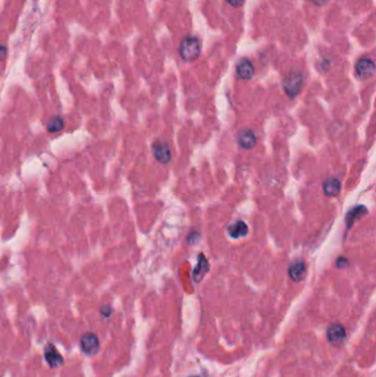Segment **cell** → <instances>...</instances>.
<instances>
[{
    "label": "cell",
    "mask_w": 376,
    "mask_h": 377,
    "mask_svg": "<svg viewBox=\"0 0 376 377\" xmlns=\"http://www.w3.org/2000/svg\"><path fill=\"white\" fill-rule=\"evenodd\" d=\"M366 213H368V208H366L364 205H358L353 207L351 211H349L345 218L346 226H348V228L352 227L354 223L358 221L360 217H362L364 214H366Z\"/></svg>",
    "instance_id": "cell-14"
},
{
    "label": "cell",
    "mask_w": 376,
    "mask_h": 377,
    "mask_svg": "<svg viewBox=\"0 0 376 377\" xmlns=\"http://www.w3.org/2000/svg\"><path fill=\"white\" fill-rule=\"evenodd\" d=\"M346 337V332L343 325L339 323L331 324L326 330V339L333 345H341Z\"/></svg>",
    "instance_id": "cell-7"
},
{
    "label": "cell",
    "mask_w": 376,
    "mask_h": 377,
    "mask_svg": "<svg viewBox=\"0 0 376 377\" xmlns=\"http://www.w3.org/2000/svg\"><path fill=\"white\" fill-rule=\"evenodd\" d=\"M237 142L240 147L244 149H251L256 145V136L251 129H243L237 135Z\"/></svg>",
    "instance_id": "cell-9"
},
{
    "label": "cell",
    "mask_w": 376,
    "mask_h": 377,
    "mask_svg": "<svg viewBox=\"0 0 376 377\" xmlns=\"http://www.w3.org/2000/svg\"><path fill=\"white\" fill-rule=\"evenodd\" d=\"M311 1H313L315 6L321 7V6H324V4L328 3L330 0H311Z\"/></svg>",
    "instance_id": "cell-20"
},
{
    "label": "cell",
    "mask_w": 376,
    "mask_h": 377,
    "mask_svg": "<svg viewBox=\"0 0 376 377\" xmlns=\"http://www.w3.org/2000/svg\"><path fill=\"white\" fill-rule=\"evenodd\" d=\"M226 2L233 8H241L244 4L245 0H226Z\"/></svg>",
    "instance_id": "cell-17"
},
{
    "label": "cell",
    "mask_w": 376,
    "mask_h": 377,
    "mask_svg": "<svg viewBox=\"0 0 376 377\" xmlns=\"http://www.w3.org/2000/svg\"><path fill=\"white\" fill-rule=\"evenodd\" d=\"M355 73L360 78L368 79L374 76L375 74V64L371 59L363 58L360 59L355 64Z\"/></svg>",
    "instance_id": "cell-5"
},
{
    "label": "cell",
    "mask_w": 376,
    "mask_h": 377,
    "mask_svg": "<svg viewBox=\"0 0 376 377\" xmlns=\"http://www.w3.org/2000/svg\"><path fill=\"white\" fill-rule=\"evenodd\" d=\"M7 53H8L7 48L4 47L3 44H0V61H3V60L7 58Z\"/></svg>",
    "instance_id": "cell-19"
},
{
    "label": "cell",
    "mask_w": 376,
    "mask_h": 377,
    "mask_svg": "<svg viewBox=\"0 0 376 377\" xmlns=\"http://www.w3.org/2000/svg\"><path fill=\"white\" fill-rule=\"evenodd\" d=\"M249 233V226H247L244 221H236L233 224H231L227 227V234H229L234 240L245 237Z\"/></svg>",
    "instance_id": "cell-10"
},
{
    "label": "cell",
    "mask_w": 376,
    "mask_h": 377,
    "mask_svg": "<svg viewBox=\"0 0 376 377\" xmlns=\"http://www.w3.org/2000/svg\"><path fill=\"white\" fill-rule=\"evenodd\" d=\"M44 359L51 369H59L64 363L63 356L57 350V347L51 343L47 344L44 347Z\"/></svg>",
    "instance_id": "cell-6"
},
{
    "label": "cell",
    "mask_w": 376,
    "mask_h": 377,
    "mask_svg": "<svg viewBox=\"0 0 376 377\" xmlns=\"http://www.w3.org/2000/svg\"><path fill=\"white\" fill-rule=\"evenodd\" d=\"M209 269H210L209 261H207V259L203 254H200L199 256H197V265L195 267V269L193 270V279L196 282H200L202 279H203V277L205 276L206 272L209 271Z\"/></svg>",
    "instance_id": "cell-13"
},
{
    "label": "cell",
    "mask_w": 376,
    "mask_h": 377,
    "mask_svg": "<svg viewBox=\"0 0 376 377\" xmlns=\"http://www.w3.org/2000/svg\"><path fill=\"white\" fill-rule=\"evenodd\" d=\"M288 274L291 280L299 282L305 279L307 275V268L304 261H296L288 268Z\"/></svg>",
    "instance_id": "cell-12"
},
{
    "label": "cell",
    "mask_w": 376,
    "mask_h": 377,
    "mask_svg": "<svg viewBox=\"0 0 376 377\" xmlns=\"http://www.w3.org/2000/svg\"><path fill=\"white\" fill-rule=\"evenodd\" d=\"M64 128V121L59 116L52 117L47 124V129L49 132H59Z\"/></svg>",
    "instance_id": "cell-15"
},
{
    "label": "cell",
    "mask_w": 376,
    "mask_h": 377,
    "mask_svg": "<svg viewBox=\"0 0 376 377\" xmlns=\"http://www.w3.org/2000/svg\"><path fill=\"white\" fill-rule=\"evenodd\" d=\"M349 265V261L346 258H338V260H336V266H338L339 268H346Z\"/></svg>",
    "instance_id": "cell-18"
},
{
    "label": "cell",
    "mask_w": 376,
    "mask_h": 377,
    "mask_svg": "<svg viewBox=\"0 0 376 377\" xmlns=\"http://www.w3.org/2000/svg\"><path fill=\"white\" fill-rule=\"evenodd\" d=\"M322 190L326 196H338L341 192V182L335 178H330L322 183Z\"/></svg>",
    "instance_id": "cell-11"
},
{
    "label": "cell",
    "mask_w": 376,
    "mask_h": 377,
    "mask_svg": "<svg viewBox=\"0 0 376 377\" xmlns=\"http://www.w3.org/2000/svg\"><path fill=\"white\" fill-rule=\"evenodd\" d=\"M304 85V76L300 72L291 71L287 74L283 81V87L285 93L291 98L299 95Z\"/></svg>",
    "instance_id": "cell-2"
},
{
    "label": "cell",
    "mask_w": 376,
    "mask_h": 377,
    "mask_svg": "<svg viewBox=\"0 0 376 377\" xmlns=\"http://www.w3.org/2000/svg\"><path fill=\"white\" fill-rule=\"evenodd\" d=\"M81 350L86 355H95L100 351V340L96 334L94 333H85L83 334L81 340Z\"/></svg>",
    "instance_id": "cell-3"
},
{
    "label": "cell",
    "mask_w": 376,
    "mask_h": 377,
    "mask_svg": "<svg viewBox=\"0 0 376 377\" xmlns=\"http://www.w3.org/2000/svg\"><path fill=\"white\" fill-rule=\"evenodd\" d=\"M254 65L249 59H242L236 65V74L241 79L249 81V79L254 76Z\"/></svg>",
    "instance_id": "cell-8"
},
{
    "label": "cell",
    "mask_w": 376,
    "mask_h": 377,
    "mask_svg": "<svg viewBox=\"0 0 376 377\" xmlns=\"http://www.w3.org/2000/svg\"><path fill=\"white\" fill-rule=\"evenodd\" d=\"M151 149H152L153 157H155V159L158 162L162 163V165H166V163H169L171 161L172 155H171L170 147L168 143L162 142V141H156V142H153Z\"/></svg>",
    "instance_id": "cell-4"
},
{
    "label": "cell",
    "mask_w": 376,
    "mask_h": 377,
    "mask_svg": "<svg viewBox=\"0 0 376 377\" xmlns=\"http://www.w3.org/2000/svg\"><path fill=\"white\" fill-rule=\"evenodd\" d=\"M112 308L111 306H103L101 308V314L103 317H110L112 315Z\"/></svg>",
    "instance_id": "cell-16"
},
{
    "label": "cell",
    "mask_w": 376,
    "mask_h": 377,
    "mask_svg": "<svg viewBox=\"0 0 376 377\" xmlns=\"http://www.w3.org/2000/svg\"><path fill=\"white\" fill-rule=\"evenodd\" d=\"M202 44L199 38L187 36L181 40L179 47L180 58L186 62H192L200 57Z\"/></svg>",
    "instance_id": "cell-1"
}]
</instances>
